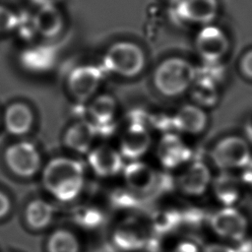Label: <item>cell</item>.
Here are the masks:
<instances>
[{
    "mask_svg": "<svg viewBox=\"0 0 252 252\" xmlns=\"http://www.w3.org/2000/svg\"><path fill=\"white\" fill-rule=\"evenodd\" d=\"M152 143L148 130L142 124H132L125 130L120 139L122 157L137 160L149 150Z\"/></svg>",
    "mask_w": 252,
    "mask_h": 252,
    "instance_id": "obj_10",
    "label": "cell"
},
{
    "mask_svg": "<svg viewBox=\"0 0 252 252\" xmlns=\"http://www.w3.org/2000/svg\"><path fill=\"white\" fill-rule=\"evenodd\" d=\"M104 64L106 68L123 77L138 75L145 66L143 50L130 41H119L112 44L105 53Z\"/></svg>",
    "mask_w": 252,
    "mask_h": 252,
    "instance_id": "obj_3",
    "label": "cell"
},
{
    "mask_svg": "<svg viewBox=\"0 0 252 252\" xmlns=\"http://www.w3.org/2000/svg\"><path fill=\"white\" fill-rule=\"evenodd\" d=\"M202 252H236L232 247L221 243H210L206 245Z\"/></svg>",
    "mask_w": 252,
    "mask_h": 252,
    "instance_id": "obj_27",
    "label": "cell"
},
{
    "mask_svg": "<svg viewBox=\"0 0 252 252\" xmlns=\"http://www.w3.org/2000/svg\"><path fill=\"white\" fill-rule=\"evenodd\" d=\"M26 220L33 229L45 228L53 217V207L46 201L35 199L26 209Z\"/></svg>",
    "mask_w": 252,
    "mask_h": 252,
    "instance_id": "obj_19",
    "label": "cell"
},
{
    "mask_svg": "<svg viewBox=\"0 0 252 252\" xmlns=\"http://www.w3.org/2000/svg\"><path fill=\"white\" fill-rule=\"evenodd\" d=\"M170 2H172V3H175V2H178V1H180V0H169Z\"/></svg>",
    "mask_w": 252,
    "mask_h": 252,
    "instance_id": "obj_30",
    "label": "cell"
},
{
    "mask_svg": "<svg viewBox=\"0 0 252 252\" xmlns=\"http://www.w3.org/2000/svg\"><path fill=\"white\" fill-rule=\"evenodd\" d=\"M211 225L220 237L231 241H241L248 229L245 217L232 207L217 212L211 220Z\"/></svg>",
    "mask_w": 252,
    "mask_h": 252,
    "instance_id": "obj_6",
    "label": "cell"
},
{
    "mask_svg": "<svg viewBox=\"0 0 252 252\" xmlns=\"http://www.w3.org/2000/svg\"><path fill=\"white\" fill-rule=\"evenodd\" d=\"M240 68H241L242 73L247 78L252 79V50H250L243 56V58L241 60Z\"/></svg>",
    "mask_w": 252,
    "mask_h": 252,
    "instance_id": "obj_26",
    "label": "cell"
},
{
    "mask_svg": "<svg viewBox=\"0 0 252 252\" xmlns=\"http://www.w3.org/2000/svg\"><path fill=\"white\" fill-rule=\"evenodd\" d=\"M171 252H200V250L193 242L182 241L178 243Z\"/></svg>",
    "mask_w": 252,
    "mask_h": 252,
    "instance_id": "obj_28",
    "label": "cell"
},
{
    "mask_svg": "<svg viewBox=\"0 0 252 252\" xmlns=\"http://www.w3.org/2000/svg\"><path fill=\"white\" fill-rule=\"evenodd\" d=\"M208 122L205 111L198 105L186 104L182 106L174 115L172 123L174 127L183 133H201Z\"/></svg>",
    "mask_w": 252,
    "mask_h": 252,
    "instance_id": "obj_15",
    "label": "cell"
},
{
    "mask_svg": "<svg viewBox=\"0 0 252 252\" xmlns=\"http://www.w3.org/2000/svg\"><path fill=\"white\" fill-rule=\"evenodd\" d=\"M196 45L199 53L206 61H219L228 47L225 34L215 26H206L200 31Z\"/></svg>",
    "mask_w": 252,
    "mask_h": 252,
    "instance_id": "obj_9",
    "label": "cell"
},
{
    "mask_svg": "<svg viewBox=\"0 0 252 252\" xmlns=\"http://www.w3.org/2000/svg\"><path fill=\"white\" fill-rule=\"evenodd\" d=\"M18 17L8 8L0 6V32L9 31L16 27Z\"/></svg>",
    "mask_w": 252,
    "mask_h": 252,
    "instance_id": "obj_25",
    "label": "cell"
},
{
    "mask_svg": "<svg viewBox=\"0 0 252 252\" xmlns=\"http://www.w3.org/2000/svg\"><path fill=\"white\" fill-rule=\"evenodd\" d=\"M96 129L93 122L81 120L74 123L66 131L64 142L66 147L77 153H88L92 149Z\"/></svg>",
    "mask_w": 252,
    "mask_h": 252,
    "instance_id": "obj_14",
    "label": "cell"
},
{
    "mask_svg": "<svg viewBox=\"0 0 252 252\" xmlns=\"http://www.w3.org/2000/svg\"><path fill=\"white\" fill-rule=\"evenodd\" d=\"M124 178L131 190L139 193L150 191L156 184V173L148 164L133 160L124 168Z\"/></svg>",
    "mask_w": 252,
    "mask_h": 252,
    "instance_id": "obj_16",
    "label": "cell"
},
{
    "mask_svg": "<svg viewBox=\"0 0 252 252\" xmlns=\"http://www.w3.org/2000/svg\"><path fill=\"white\" fill-rule=\"evenodd\" d=\"M88 160L92 169L99 176H113L124 166L120 152L108 145H100L91 149Z\"/></svg>",
    "mask_w": 252,
    "mask_h": 252,
    "instance_id": "obj_8",
    "label": "cell"
},
{
    "mask_svg": "<svg viewBox=\"0 0 252 252\" xmlns=\"http://www.w3.org/2000/svg\"><path fill=\"white\" fill-rule=\"evenodd\" d=\"M101 80L99 70L94 66H80L68 78V88L79 101H87L96 93Z\"/></svg>",
    "mask_w": 252,
    "mask_h": 252,
    "instance_id": "obj_7",
    "label": "cell"
},
{
    "mask_svg": "<svg viewBox=\"0 0 252 252\" xmlns=\"http://www.w3.org/2000/svg\"><path fill=\"white\" fill-rule=\"evenodd\" d=\"M85 182L83 165L69 158H55L42 172L44 188L57 200L69 202L78 197Z\"/></svg>",
    "mask_w": 252,
    "mask_h": 252,
    "instance_id": "obj_1",
    "label": "cell"
},
{
    "mask_svg": "<svg viewBox=\"0 0 252 252\" xmlns=\"http://www.w3.org/2000/svg\"><path fill=\"white\" fill-rule=\"evenodd\" d=\"M5 160L11 171L21 177H31L40 167L39 153L29 142H19L11 145L6 150Z\"/></svg>",
    "mask_w": 252,
    "mask_h": 252,
    "instance_id": "obj_5",
    "label": "cell"
},
{
    "mask_svg": "<svg viewBox=\"0 0 252 252\" xmlns=\"http://www.w3.org/2000/svg\"><path fill=\"white\" fill-rule=\"evenodd\" d=\"M33 123V114L31 108L21 102L9 105L4 115V124L7 131L16 136L28 133Z\"/></svg>",
    "mask_w": 252,
    "mask_h": 252,
    "instance_id": "obj_17",
    "label": "cell"
},
{
    "mask_svg": "<svg viewBox=\"0 0 252 252\" xmlns=\"http://www.w3.org/2000/svg\"><path fill=\"white\" fill-rule=\"evenodd\" d=\"M115 111L116 101L109 94H100L94 97L89 106L92 121L97 125L108 124L113 119Z\"/></svg>",
    "mask_w": 252,
    "mask_h": 252,
    "instance_id": "obj_20",
    "label": "cell"
},
{
    "mask_svg": "<svg viewBox=\"0 0 252 252\" xmlns=\"http://www.w3.org/2000/svg\"><path fill=\"white\" fill-rule=\"evenodd\" d=\"M214 191L217 199L225 207H232L240 194L237 180L228 173H222L215 180Z\"/></svg>",
    "mask_w": 252,
    "mask_h": 252,
    "instance_id": "obj_21",
    "label": "cell"
},
{
    "mask_svg": "<svg viewBox=\"0 0 252 252\" xmlns=\"http://www.w3.org/2000/svg\"><path fill=\"white\" fill-rule=\"evenodd\" d=\"M196 71L185 59L172 57L161 62L154 75L157 90L165 96H177L195 82Z\"/></svg>",
    "mask_w": 252,
    "mask_h": 252,
    "instance_id": "obj_2",
    "label": "cell"
},
{
    "mask_svg": "<svg viewBox=\"0 0 252 252\" xmlns=\"http://www.w3.org/2000/svg\"><path fill=\"white\" fill-rule=\"evenodd\" d=\"M191 156L187 145L175 134L164 135L158 147V157L167 168H175L189 159Z\"/></svg>",
    "mask_w": 252,
    "mask_h": 252,
    "instance_id": "obj_11",
    "label": "cell"
},
{
    "mask_svg": "<svg viewBox=\"0 0 252 252\" xmlns=\"http://www.w3.org/2000/svg\"><path fill=\"white\" fill-rule=\"evenodd\" d=\"M192 94L194 99L202 105H211L217 100V91L211 79H201L193 87Z\"/></svg>",
    "mask_w": 252,
    "mask_h": 252,
    "instance_id": "obj_24",
    "label": "cell"
},
{
    "mask_svg": "<svg viewBox=\"0 0 252 252\" xmlns=\"http://www.w3.org/2000/svg\"><path fill=\"white\" fill-rule=\"evenodd\" d=\"M47 252H80L81 246L74 233L66 229L54 231L46 243Z\"/></svg>",
    "mask_w": 252,
    "mask_h": 252,
    "instance_id": "obj_22",
    "label": "cell"
},
{
    "mask_svg": "<svg viewBox=\"0 0 252 252\" xmlns=\"http://www.w3.org/2000/svg\"><path fill=\"white\" fill-rule=\"evenodd\" d=\"M36 32L44 36L56 35L62 29V17L53 6L46 5L34 17Z\"/></svg>",
    "mask_w": 252,
    "mask_h": 252,
    "instance_id": "obj_18",
    "label": "cell"
},
{
    "mask_svg": "<svg viewBox=\"0 0 252 252\" xmlns=\"http://www.w3.org/2000/svg\"><path fill=\"white\" fill-rule=\"evenodd\" d=\"M11 209V203L9 198L0 191V219L4 218Z\"/></svg>",
    "mask_w": 252,
    "mask_h": 252,
    "instance_id": "obj_29",
    "label": "cell"
},
{
    "mask_svg": "<svg viewBox=\"0 0 252 252\" xmlns=\"http://www.w3.org/2000/svg\"><path fill=\"white\" fill-rule=\"evenodd\" d=\"M211 183L209 167L201 161L191 163L179 176L180 190L190 196H200L206 192Z\"/></svg>",
    "mask_w": 252,
    "mask_h": 252,
    "instance_id": "obj_12",
    "label": "cell"
},
{
    "mask_svg": "<svg viewBox=\"0 0 252 252\" xmlns=\"http://www.w3.org/2000/svg\"><path fill=\"white\" fill-rule=\"evenodd\" d=\"M211 158L219 168L228 170L247 165L251 159V153L245 140L237 136H228L215 145Z\"/></svg>",
    "mask_w": 252,
    "mask_h": 252,
    "instance_id": "obj_4",
    "label": "cell"
},
{
    "mask_svg": "<svg viewBox=\"0 0 252 252\" xmlns=\"http://www.w3.org/2000/svg\"><path fill=\"white\" fill-rule=\"evenodd\" d=\"M174 4V13L180 20L209 23L217 14L216 0H180Z\"/></svg>",
    "mask_w": 252,
    "mask_h": 252,
    "instance_id": "obj_13",
    "label": "cell"
},
{
    "mask_svg": "<svg viewBox=\"0 0 252 252\" xmlns=\"http://www.w3.org/2000/svg\"><path fill=\"white\" fill-rule=\"evenodd\" d=\"M52 51L45 47H34L26 51L23 55L24 63L31 69L43 70L52 63Z\"/></svg>",
    "mask_w": 252,
    "mask_h": 252,
    "instance_id": "obj_23",
    "label": "cell"
}]
</instances>
